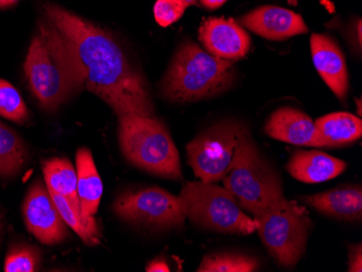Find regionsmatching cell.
<instances>
[{
  "label": "cell",
  "instance_id": "cell-1",
  "mask_svg": "<svg viewBox=\"0 0 362 272\" xmlns=\"http://www.w3.org/2000/svg\"><path fill=\"white\" fill-rule=\"evenodd\" d=\"M42 13L70 45L84 74L85 88L117 117H156L146 81L111 34L56 4L45 3Z\"/></svg>",
  "mask_w": 362,
  "mask_h": 272
},
{
  "label": "cell",
  "instance_id": "cell-2",
  "mask_svg": "<svg viewBox=\"0 0 362 272\" xmlns=\"http://www.w3.org/2000/svg\"><path fill=\"white\" fill-rule=\"evenodd\" d=\"M24 71L34 98L47 112L57 111L85 88L84 74L70 45L45 17L38 20Z\"/></svg>",
  "mask_w": 362,
  "mask_h": 272
},
{
  "label": "cell",
  "instance_id": "cell-3",
  "mask_svg": "<svg viewBox=\"0 0 362 272\" xmlns=\"http://www.w3.org/2000/svg\"><path fill=\"white\" fill-rule=\"evenodd\" d=\"M235 78L231 61L217 58L188 42L181 45L160 82V95L173 102L211 98L229 88Z\"/></svg>",
  "mask_w": 362,
  "mask_h": 272
},
{
  "label": "cell",
  "instance_id": "cell-4",
  "mask_svg": "<svg viewBox=\"0 0 362 272\" xmlns=\"http://www.w3.org/2000/svg\"><path fill=\"white\" fill-rule=\"evenodd\" d=\"M223 180L242 210L253 217L286 200L281 178L250 135L242 139Z\"/></svg>",
  "mask_w": 362,
  "mask_h": 272
},
{
  "label": "cell",
  "instance_id": "cell-5",
  "mask_svg": "<svg viewBox=\"0 0 362 272\" xmlns=\"http://www.w3.org/2000/svg\"><path fill=\"white\" fill-rule=\"evenodd\" d=\"M119 122V146L129 163L160 177L181 178L178 150L163 122L139 115H121Z\"/></svg>",
  "mask_w": 362,
  "mask_h": 272
},
{
  "label": "cell",
  "instance_id": "cell-6",
  "mask_svg": "<svg viewBox=\"0 0 362 272\" xmlns=\"http://www.w3.org/2000/svg\"><path fill=\"white\" fill-rule=\"evenodd\" d=\"M186 218L209 230L247 235L257 229L233 194L215 182H187L178 196Z\"/></svg>",
  "mask_w": 362,
  "mask_h": 272
},
{
  "label": "cell",
  "instance_id": "cell-7",
  "mask_svg": "<svg viewBox=\"0 0 362 272\" xmlns=\"http://www.w3.org/2000/svg\"><path fill=\"white\" fill-rule=\"evenodd\" d=\"M258 235L270 255L284 267H293L306 249L313 221L304 207L284 200L254 216Z\"/></svg>",
  "mask_w": 362,
  "mask_h": 272
},
{
  "label": "cell",
  "instance_id": "cell-8",
  "mask_svg": "<svg viewBox=\"0 0 362 272\" xmlns=\"http://www.w3.org/2000/svg\"><path fill=\"white\" fill-rule=\"evenodd\" d=\"M250 135L242 124H215L187 146L188 163L201 182L223 180L235 161L242 139Z\"/></svg>",
  "mask_w": 362,
  "mask_h": 272
},
{
  "label": "cell",
  "instance_id": "cell-9",
  "mask_svg": "<svg viewBox=\"0 0 362 272\" xmlns=\"http://www.w3.org/2000/svg\"><path fill=\"white\" fill-rule=\"evenodd\" d=\"M113 210L124 221L156 229L179 228L186 220L178 196L158 187L121 194Z\"/></svg>",
  "mask_w": 362,
  "mask_h": 272
},
{
  "label": "cell",
  "instance_id": "cell-10",
  "mask_svg": "<svg viewBox=\"0 0 362 272\" xmlns=\"http://www.w3.org/2000/svg\"><path fill=\"white\" fill-rule=\"evenodd\" d=\"M22 212L26 228L42 244H59L68 237V226L61 217L46 184L40 180L28 189Z\"/></svg>",
  "mask_w": 362,
  "mask_h": 272
},
{
  "label": "cell",
  "instance_id": "cell-11",
  "mask_svg": "<svg viewBox=\"0 0 362 272\" xmlns=\"http://www.w3.org/2000/svg\"><path fill=\"white\" fill-rule=\"evenodd\" d=\"M199 38L209 54L223 60H239L251 49L249 34L233 19L209 18L200 26Z\"/></svg>",
  "mask_w": 362,
  "mask_h": 272
},
{
  "label": "cell",
  "instance_id": "cell-12",
  "mask_svg": "<svg viewBox=\"0 0 362 272\" xmlns=\"http://www.w3.org/2000/svg\"><path fill=\"white\" fill-rule=\"evenodd\" d=\"M240 22L254 33L269 40H286L308 32L300 14L276 6L257 8L245 14Z\"/></svg>",
  "mask_w": 362,
  "mask_h": 272
},
{
  "label": "cell",
  "instance_id": "cell-13",
  "mask_svg": "<svg viewBox=\"0 0 362 272\" xmlns=\"http://www.w3.org/2000/svg\"><path fill=\"white\" fill-rule=\"evenodd\" d=\"M311 57L325 84L343 100L349 93V79L346 61L337 42L323 34H313Z\"/></svg>",
  "mask_w": 362,
  "mask_h": 272
},
{
  "label": "cell",
  "instance_id": "cell-14",
  "mask_svg": "<svg viewBox=\"0 0 362 272\" xmlns=\"http://www.w3.org/2000/svg\"><path fill=\"white\" fill-rule=\"evenodd\" d=\"M265 131L269 137L291 145L319 148L315 122L294 107L274 111L266 123Z\"/></svg>",
  "mask_w": 362,
  "mask_h": 272
},
{
  "label": "cell",
  "instance_id": "cell-15",
  "mask_svg": "<svg viewBox=\"0 0 362 272\" xmlns=\"http://www.w3.org/2000/svg\"><path fill=\"white\" fill-rule=\"evenodd\" d=\"M303 200L325 216L344 221L361 220L362 189L360 184L339 187L314 196H304Z\"/></svg>",
  "mask_w": 362,
  "mask_h": 272
},
{
  "label": "cell",
  "instance_id": "cell-16",
  "mask_svg": "<svg viewBox=\"0 0 362 272\" xmlns=\"http://www.w3.org/2000/svg\"><path fill=\"white\" fill-rule=\"evenodd\" d=\"M346 167V162L317 150H298L286 164L291 176L305 184H320L333 179Z\"/></svg>",
  "mask_w": 362,
  "mask_h": 272
},
{
  "label": "cell",
  "instance_id": "cell-17",
  "mask_svg": "<svg viewBox=\"0 0 362 272\" xmlns=\"http://www.w3.org/2000/svg\"><path fill=\"white\" fill-rule=\"evenodd\" d=\"M319 148H343L361 138L362 122L347 112L325 115L315 122Z\"/></svg>",
  "mask_w": 362,
  "mask_h": 272
},
{
  "label": "cell",
  "instance_id": "cell-18",
  "mask_svg": "<svg viewBox=\"0 0 362 272\" xmlns=\"http://www.w3.org/2000/svg\"><path fill=\"white\" fill-rule=\"evenodd\" d=\"M76 172L77 196L81 213L85 217L95 216L100 205L103 184L93 154L87 148L76 152Z\"/></svg>",
  "mask_w": 362,
  "mask_h": 272
},
{
  "label": "cell",
  "instance_id": "cell-19",
  "mask_svg": "<svg viewBox=\"0 0 362 272\" xmlns=\"http://www.w3.org/2000/svg\"><path fill=\"white\" fill-rule=\"evenodd\" d=\"M45 184L50 194H58L81 208L77 196V172L73 164L63 158H52L42 162Z\"/></svg>",
  "mask_w": 362,
  "mask_h": 272
},
{
  "label": "cell",
  "instance_id": "cell-20",
  "mask_svg": "<svg viewBox=\"0 0 362 272\" xmlns=\"http://www.w3.org/2000/svg\"><path fill=\"white\" fill-rule=\"evenodd\" d=\"M28 160V150L16 131L0 122V177H13Z\"/></svg>",
  "mask_w": 362,
  "mask_h": 272
},
{
  "label": "cell",
  "instance_id": "cell-21",
  "mask_svg": "<svg viewBox=\"0 0 362 272\" xmlns=\"http://www.w3.org/2000/svg\"><path fill=\"white\" fill-rule=\"evenodd\" d=\"M61 217L66 226L70 227L87 245H97L100 242V232L93 216L85 217L81 208L73 205L70 201L50 194Z\"/></svg>",
  "mask_w": 362,
  "mask_h": 272
},
{
  "label": "cell",
  "instance_id": "cell-22",
  "mask_svg": "<svg viewBox=\"0 0 362 272\" xmlns=\"http://www.w3.org/2000/svg\"><path fill=\"white\" fill-rule=\"evenodd\" d=\"M257 259L240 253L213 254L205 256L199 272H253L259 270Z\"/></svg>",
  "mask_w": 362,
  "mask_h": 272
},
{
  "label": "cell",
  "instance_id": "cell-23",
  "mask_svg": "<svg viewBox=\"0 0 362 272\" xmlns=\"http://www.w3.org/2000/svg\"><path fill=\"white\" fill-rule=\"evenodd\" d=\"M0 117L14 122V123H28L30 112L24 102L23 98L5 79L0 78Z\"/></svg>",
  "mask_w": 362,
  "mask_h": 272
},
{
  "label": "cell",
  "instance_id": "cell-24",
  "mask_svg": "<svg viewBox=\"0 0 362 272\" xmlns=\"http://www.w3.org/2000/svg\"><path fill=\"white\" fill-rule=\"evenodd\" d=\"M40 253L37 247L28 244H14L10 247L5 259L6 272L38 271Z\"/></svg>",
  "mask_w": 362,
  "mask_h": 272
},
{
  "label": "cell",
  "instance_id": "cell-25",
  "mask_svg": "<svg viewBox=\"0 0 362 272\" xmlns=\"http://www.w3.org/2000/svg\"><path fill=\"white\" fill-rule=\"evenodd\" d=\"M187 7L179 0H156L154 5V18L162 28H168L178 21Z\"/></svg>",
  "mask_w": 362,
  "mask_h": 272
},
{
  "label": "cell",
  "instance_id": "cell-26",
  "mask_svg": "<svg viewBox=\"0 0 362 272\" xmlns=\"http://www.w3.org/2000/svg\"><path fill=\"white\" fill-rule=\"evenodd\" d=\"M349 271L361 272L362 271V249L361 244L355 245L351 247L349 252Z\"/></svg>",
  "mask_w": 362,
  "mask_h": 272
},
{
  "label": "cell",
  "instance_id": "cell-27",
  "mask_svg": "<svg viewBox=\"0 0 362 272\" xmlns=\"http://www.w3.org/2000/svg\"><path fill=\"white\" fill-rule=\"evenodd\" d=\"M146 271L148 272H168L170 271V267L165 261L162 259H156V261L150 263L146 266Z\"/></svg>",
  "mask_w": 362,
  "mask_h": 272
},
{
  "label": "cell",
  "instance_id": "cell-28",
  "mask_svg": "<svg viewBox=\"0 0 362 272\" xmlns=\"http://www.w3.org/2000/svg\"><path fill=\"white\" fill-rule=\"evenodd\" d=\"M226 1L227 0H201V4L207 9L214 10L221 7Z\"/></svg>",
  "mask_w": 362,
  "mask_h": 272
},
{
  "label": "cell",
  "instance_id": "cell-29",
  "mask_svg": "<svg viewBox=\"0 0 362 272\" xmlns=\"http://www.w3.org/2000/svg\"><path fill=\"white\" fill-rule=\"evenodd\" d=\"M19 0H0V9H6V8L12 7L16 5Z\"/></svg>",
  "mask_w": 362,
  "mask_h": 272
},
{
  "label": "cell",
  "instance_id": "cell-30",
  "mask_svg": "<svg viewBox=\"0 0 362 272\" xmlns=\"http://www.w3.org/2000/svg\"><path fill=\"white\" fill-rule=\"evenodd\" d=\"M356 30H357V44L358 47H361V20H358V24L357 26H356Z\"/></svg>",
  "mask_w": 362,
  "mask_h": 272
},
{
  "label": "cell",
  "instance_id": "cell-31",
  "mask_svg": "<svg viewBox=\"0 0 362 272\" xmlns=\"http://www.w3.org/2000/svg\"><path fill=\"white\" fill-rule=\"evenodd\" d=\"M181 4H184L187 8L190 7V6L195 5L197 3V0H179Z\"/></svg>",
  "mask_w": 362,
  "mask_h": 272
},
{
  "label": "cell",
  "instance_id": "cell-32",
  "mask_svg": "<svg viewBox=\"0 0 362 272\" xmlns=\"http://www.w3.org/2000/svg\"><path fill=\"white\" fill-rule=\"evenodd\" d=\"M1 235H3V218H1V215H0V240H1Z\"/></svg>",
  "mask_w": 362,
  "mask_h": 272
},
{
  "label": "cell",
  "instance_id": "cell-33",
  "mask_svg": "<svg viewBox=\"0 0 362 272\" xmlns=\"http://www.w3.org/2000/svg\"><path fill=\"white\" fill-rule=\"evenodd\" d=\"M358 109H359V114L361 113V99L358 100Z\"/></svg>",
  "mask_w": 362,
  "mask_h": 272
}]
</instances>
